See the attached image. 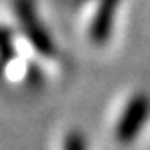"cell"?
Returning a JSON list of instances; mask_svg holds the SVG:
<instances>
[{"label":"cell","mask_w":150,"mask_h":150,"mask_svg":"<svg viewBox=\"0 0 150 150\" xmlns=\"http://www.w3.org/2000/svg\"><path fill=\"white\" fill-rule=\"evenodd\" d=\"M13 7L18 24L25 33L27 40L31 42V45L45 58L56 56V44L51 33L45 29L44 22L40 20L33 0H13Z\"/></svg>","instance_id":"cell-1"},{"label":"cell","mask_w":150,"mask_h":150,"mask_svg":"<svg viewBox=\"0 0 150 150\" xmlns=\"http://www.w3.org/2000/svg\"><path fill=\"white\" fill-rule=\"evenodd\" d=\"M150 117V96L146 92H136L127 101L123 112L117 117L114 136L117 143L130 145L134 139L141 134L143 127Z\"/></svg>","instance_id":"cell-2"},{"label":"cell","mask_w":150,"mask_h":150,"mask_svg":"<svg viewBox=\"0 0 150 150\" xmlns=\"http://www.w3.org/2000/svg\"><path fill=\"white\" fill-rule=\"evenodd\" d=\"M120 2L121 0H100L98 2V7H96V13L92 16V22L89 27V36L94 45L109 44Z\"/></svg>","instance_id":"cell-3"},{"label":"cell","mask_w":150,"mask_h":150,"mask_svg":"<svg viewBox=\"0 0 150 150\" xmlns=\"http://www.w3.org/2000/svg\"><path fill=\"white\" fill-rule=\"evenodd\" d=\"M16 58V47L13 40V31L0 25V63H11Z\"/></svg>","instance_id":"cell-4"},{"label":"cell","mask_w":150,"mask_h":150,"mask_svg":"<svg viewBox=\"0 0 150 150\" xmlns=\"http://www.w3.org/2000/svg\"><path fill=\"white\" fill-rule=\"evenodd\" d=\"M62 150H87V139L80 130H69L63 137Z\"/></svg>","instance_id":"cell-5"},{"label":"cell","mask_w":150,"mask_h":150,"mask_svg":"<svg viewBox=\"0 0 150 150\" xmlns=\"http://www.w3.org/2000/svg\"><path fill=\"white\" fill-rule=\"evenodd\" d=\"M27 81L31 85H40L42 81H44V72H42V69L38 65H35V63H29V69H27Z\"/></svg>","instance_id":"cell-6"},{"label":"cell","mask_w":150,"mask_h":150,"mask_svg":"<svg viewBox=\"0 0 150 150\" xmlns=\"http://www.w3.org/2000/svg\"><path fill=\"white\" fill-rule=\"evenodd\" d=\"M2 76H4V65L0 63V78H2Z\"/></svg>","instance_id":"cell-7"}]
</instances>
